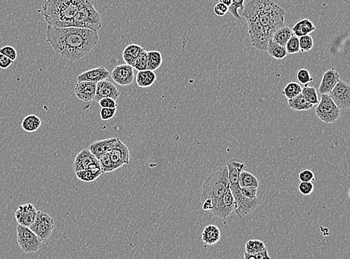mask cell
Returning a JSON list of instances; mask_svg holds the SVG:
<instances>
[{"instance_id": "cell-1", "label": "cell", "mask_w": 350, "mask_h": 259, "mask_svg": "<svg viewBox=\"0 0 350 259\" xmlns=\"http://www.w3.org/2000/svg\"><path fill=\"white\" fill-rule=\"evenodd\" d=\"M242 15L252 47L261 51L267 52L273 33L285 25V10L272 0H250L244 5Z\"/></svg>"}, {"instance_id": "cell-2", "label": "cell", "mask_w": 350, "mask_h": 259, "mask_svg": "<svg viewBox=\"0 0 350 259\" xmlns=\"http://www.w3.org/2000/svg\"><path fill=\"white\" fill-rule=\"evenodd\" d=\"M47 43L63 58L76 62L91 52L100 41L97 31L84 28L47 25Z\"/></svg>"}, {"instance_id": "cell-3", "label": "cell", "mask_w": 350, "mask_h": 259, "mask_svg": "<svg viewBox=\"0 0 350 259\" xmlns=\"http://www.w3.org/2000/svg\"><path fill=\"white\" fill-rule=\"evenodd\" d=\"M87 0H45L42 5L43 17L47 24L70 27L75 16Z\"/></svg>"}, {"instance_id": "cell-4", "label": "cell", "mask_w": 350, "mask_h": 259, "mask_svg": "<svg viewBox=\"0 0 350 259\" xmlns=\"http://www.w3.org/2000/svg\"><path fill=\"white\" fill-rule=\"evenodd\" d=\"M228 187H229V174L227 166L225 165L208 176L202 184L201 193L202 209L206 211L214 209Z\"/></svg>"}, {"instance_id": "cell-5", "label": "cell", "mask_w": 350, "mask_h": 259, "mask_svg": "<svg viewBox=\"0 0 350 259\" xmlns=\"http://www.w3.org/2000/svg\"><path fill=\"white\" fill-rule=\"evenodd\" d=\"M102 26L101 14L94 6L93 0H87L70 23V26L84 28L98 32Z\"/></svg>"}, {"instance_id": "cell-6", "label": "cell", "mask_w": 350, "mask_h": 259, "mask_svg": "<svg viewBox=\"0 0 350 259\" xmlns=\"http://www.w3.org/2000/svg\"><path fill=\"white\" fill-rule=\"evenodd\" d=\"M229 188L235 199L234 211L240 218H242L247 214L252 213L258 207L260 203L258 197L248 198L243 195L242 193L241 192V187L239 184L229 185Z\"/></svg>"}, {"instance_id": "cell-7", "label": "cell", "mask_w": 350, "mask_h": 259, "mask_svg": "<svg viewBox=\"0 0 350 259\" xmlns=\"http://www.w3.org/2000/svg\"><path fill=\"white\" fill-rule=\"evenodd\" d=\"M315 108L316 116L326 124L334 123L340 118L341 109L337 106L329 94H321Z\"/></svg>"}, {"instance_id": "cell-8", "label": "cell", "mask_w": 350, "mask_h": 259, "mask_svg": "<svg viewBox=\"0 0 350 259\" xmlns=\"http://www.w3.org/2000/svg\"><path fill=\"white\" fill-rule=\"evenodd\" d=\"M17 233V243L24 253H36L42 247L43 241L30 228L18 224Z\"/></svg>"}, {"instance_id": "cell-9", "label": "cell", "mask_w": 350, "mask_h": 259, "mask_svg": "<svg viewBox=\"0 0 350 259\" xmlns=\"http://www.w3.org/2000/svg\"><path fill=\"white\" fill-rule=\"evenodd\" d=\"M54 227L55 224L52 217L44 211H38L36 218L29 228L41 241H45L52 235Z\"/></svg>"}, {"instance_id": "cell-10", "label": "cell", "mask_w": 350, "mask_h": 259, "mask_svg": "<svg viewBox=\"0 0 350 259\" xmlns=\"http://www.w3.org/2000/svg\"><path fill=\"white\" fill-rule=\"evenodd\" d=\"M329 95L340 109L350 108V86L347 82L340 79Z\"/></svg>"}, {"instance_id": "cell-11", "label": "cell", "mask_w": 350, "mask_h": 259, "mask_svg": "<svg viewBox=\"0 0 350 259\" xmlns=\"http://www.w3.org/2000/svg\"><path fill=\"white\" fill-rule=\"evenodd\" d=\"M234 202L235 199L233 194L230 188L228 187L224 195L219 200L214 209L211 210L210 212L212 213L213 215L215 217L226 220L234 211Z\"/></svg>"}, {"instance_id": "cell-12", "label": "cell", "mask_w": 350, "mask_h": 259, "mask_svg": "<svg viewBox=\"0 0 350 259\" xmlns=\"http://www.w3.org/2000/svg\"><path fill=\"white\" fill-rule=\"evenodd\" d=\"M134 69L128 64H120L114 67L110 73L111 79L120 86H129L133 83L135 78Z\"/></svg>"}, {"instance_id": "cell-13", "label": "cell", "mask_w": 350, "mask_h": 259, "mask_svg": "<svg viewBox=\"0 0 350 259\" xmlns=\"http://www.w3.org/2000/svg\"><path fill=\"white\" fill-rule=\"evenodd\" d=\"M110 158L114 164L116 170L121 167L124 164H129L130 153L127 146L122 142L118 138L114 148L109 152Z\"/></svg>"}, {"instance_id": "cell-14", "label": "cell", "mask_w": 350, "mask_h": 259, "mask_svg": "<svg viewBox=\"0 0 350 259\" xmlns=\"http://www.w3.org/2000/svg\"><path fill=\"white\" fill-rule=\"evenodd\" d=\"M37 212L35 206L32 203H27L19 206L14 215L18 224L30 227L36 218Z\"/></svg>"}, {"instance_id": "cell-15", "label": "cell", "mask_w": 350, "mask_h": 259, "mask_svg": "<svg viewBox=\"0 0 350 259\" xmlns=\"http://www.w3.org/2000/svg\"><path fill=\"white\" fill-rule=\"evenodd\" d=\"M120 92L118 88L115 85L109 81L102 80L97 83V90H96V95L94 97V101L98 103L100 100L103 98H112L117 101V99L120 97Z\"/></svg>"}, {"instance_id": "cell-16", "label": "cell", "mask_w": 350, "mask_h": 259, "mask_svg": "<svg viewBox=\"0 0 350 259\" xmlns=\"http://www.w3.org/2000/svg\"><path fill=\"white\" fill-rule=\"evenodd\" d=\"M97 90V83L96 82H78L75 87V94L79 100L83 102L94 101Z\"/></svg>"}, {"instance_id": "cell-17", "label": "cell", "mask_w": 350, "mask_h": 259, "mask_svg": "<svg viewBox=\"0 0 350 259\" xmlns=\"http://www.w3.org/2000/svg\"><path fill=\"white\" fill-rule=\"evenodd\" d=\"M340 79V73L336 69L330 68L326 70L322 78L318 92L320 94H329Z\"/></svg>"}, {"instance_id": "cell-18", "label": "cell", "mask_w": 350, "mask_h": 259, "mask_svg": "<svg viewBox=\"0 0 350 259\" xmlns=\"http://www.w3.org/2000/svg\"><path fill=\"white\" fill-rule=\"evenodd\" d=\"M109 76V71L104 66H100V67L87 70V71L83 72V73L79 74L77 76V82L87 81V82H92L97 83L100 81L108 79Z\"/></svg>"}, {"instance_id": "cell-19", "label": "cell", "mask_w": 350, "mask_h": 259, "mask_svg": "<svg viewBox=\"0 0 350 259\" xmlns=\"http://www.w3.org/2000/svg\"><path fill=\"white\" fill-rule=\"evenodd\" d=\"M117 138H108V139L100 140L93 143L89 147V150L94 156L100 159L105 153L111 151L117 142Z\"/></svg>"}, {"instance_id": "cell-20", "label": "cell", "mask_w": 350, "mask_h": 259, "mask_svg": "<svg viewBox=\"0 0 350 259\" xmlns=\"http://www.w3.org/2000/svg\"><path fill=\"white\" fill-rule=\"evenodd\" d=\"M97 158L90 151L89 149H83L79 152V154L75 158L73 162V168L75 172L79 170H86L94 161H97Z\"/></svg>"}, {"instance_id": "cell-21", "label": "cell", "mask_w": 350, "mask_h": 259, "mask_svg": "<svg viewBox=\"0 0 350 259\" xmlns=\"http://www.w3.org/2000/svg\"><path fill=\"white\" fill-rule=\"evenodd\" d=\"M226 166L229 174V185H238L240 174L242 170H245V164L240 160L233 159L229 161Z\"/></svg>"}, {"instance_id": "cell-22", "label": "cell", "mask_w": 350, "mask_h": 259, "mask_svg": "<svg viewBox=\"0 0 350 259\" xmlns=\"http://www.w3.org/2000/svg\"><path fill=\"white\" fill-rule=\"evenodd\" d=\"M145 49L138 44H129L123 52V58L128 65L133 66L141 52Z\"/></svg>"}, {"instance_id": "cell-23", "label": "cell", "mask_w": 350, "mask_h": 259, "mask_svg": "<svg viewBox=\"0 0 350 259\" xmlns=\"http://www.w3.org/2000/svg\"><path fill=\"white\" fill-rule=\"evenodd\" d=\"M291 29L294 35L300 38L314 32L316 27L309 19L305 18L297 22Z\"/></svg>"}, {"instance_id": "cell-24", "label": "cell", "mask_w": 350, "mask_h": 259, "mask_svg": "<svg viewBox=\"0 0 350 259\" xmlns=\"http://www.w3.org/2000/svg\"><path fill=\"white\" fill-rule=\"evenodd\" d=\"M288 104L291 109L296 111H309L314 108V105L305 99L302 93L294 98L288 100Z\"/></svg>"}, {"instance_id": "cell-25", "label": "cell", "mask_w": 350, "mask_h": 259, "mask_svg": "<svg viewBox=\"0 0 350 259\" xmlns=\"http://www.w3.org/2000/svg\"><path fill=\"white\" fill-rule=\"evenodd\" d=\"M220 229L215 225L205 226L202 233V241L206 245H214L220 240Z\"/></svg>"}, {"instance_id": "cell-26", "label": "cell", "mask_w": 350, "mask_h": 259, "mask_svg": "<svg viewBox=\"0 0 350 259\" xmlns=\"http://www.w3.org/2000/svg\"><path fill=\"white\" fill-rule=\"evenodd\" d=\"M156 79V74L152 70H141L137 74L136 83L140 88H150L155 83Z\"/></svg>"}, {"instance_id": "cell-27", "label": "cell", "mask_w": 350, "mask_h": 259, "mask_svg": "<svg viewBox=\"0 0 350 259\" xmlns=\"http://www.w3.org/2000/svg\"><path fill=\"white\" fill-rule=\"evenodd\" d=\"M293 35H294V33H293L292 29H291L289 26L285 25V26H282V27L278 29L277 30L273 33L271 39L273 40L275 43H276V44L285 47L288 40H289Z\"/></svg>"}, {"instance_id": "cell-28", "label": "cell", "mask_w": 350, "mask_h": 259, "mask_svg": "<svg viewBox=\"0 0 350 259\" xmlns=\"http://www.w3.org/2000/svg\"><path fill=\"white\" fill-rule=\"evenodd\" d=\"M267 52L272 58L277 60L283 59L288 55L285 47L276 44L272 39L269 41Z\"/></svg>"}, {"instance_id": "cell-29", "label": "cell", "mask_w": 350, "mask_h": 259, "mask_svg": "<svg viewBox=\"0 0 350 259\" xmlns=\"http://www.w3.org/2000/svg\"><path fill=\"white\" fill-rule=\"evenodd\" d=\"M147 69L148 70H158L163 63L162 55L161 52L153 50V51L147 52Z\"/></svg>"}, {"instance_id": "cell-30", "label": "cell", "mask_w": 350, "mask_h": 259, "mask_svg": "<svg viewBox=\"0 0 350 259\" xmlns=\"http://www.w3.org/2000/svg\"><path fill=\"white\" fill-rule=\"evenodd\" d=\"M41 126V120L35 114H29L26 116L23 121L21 126L23 130L27 132H36Z\"/></svg>"}, {"instance_id": "cell-31", "label": "cell", "mask_w": 350, "mask_h": 259, "mask_svg": "<svg viewBox=\"0 0 350 259\" xmlns=\"http://www.w3.org/2000/svg\"><path fill=\"white\" fill-rule=\"evenodd\" d=\"M238 184H239L241 188L250 186L258 188V186H259V182H258V179L253 174L245 170L241 171L239 176V179H238Z\"/></svg>"}, {"instance_id": "cell-32", "label": "cell", "mask_w": 350, "mask_h": 259, "mask_svg": "<svg viewBox=\"0 0 350 259\" xmlns=\"http://www.w3.org/2000/svg\"><path fill=\"white\" fill-rule=\"evenodd\" d=\"M302 87L297 82H290L283 89V95L288 100L294 98L302 93Z\"/></svg>"}, {"instance_id": "cell-33", "label": "cell", "mask_w": 350, "mask_h": 259, "mask_svg": "<svg viewBox=\"0 0 350 259\" xmlns=\"http://www.w3.org/2000/svg\"><path fill=\"white\" fill-rule=\"evenodd\" d=\"M266 249L267 247L265 244L260 240H250L245 245V251L250 254H255Z\"/></svg>"}, {"instance_id": "cell-34", "label": "cell", "mask_w": 350, "mask_h": 259, "mask_svg": "<svg viewBox=\"0 0 350 259\" xmlns=\"http://www.w3.org/2000/svg\"><path fill=\"white\" fill-rule=\"evenodd\" d=\"M302 94L307 100L313 105H317L319 103L318 94L317 89L314 87L304 85L302 89Z\"/></svg>"}, {"instance_id": "cell-35", "label": "cell", "mask_w": 350, "mask_h": 259, "mask_svg": "<svg viewBox=\"0 0 350 259\" xmlns=\"http://www.w3.org/2000/svg\"><path fill=\"white\" fill-rule=\"evenodd\" d=\"M100 167L102 169V173H111L116 170L114 164L111 161L110 158L109 152L104 154L102 156L100 157Z\"/></svg>"}, {"instance_id": "cell-36", "label": "cell", "mask_w": 350, "mask_h": 259, "mask_svg": "<svg viewBox=\"0 0 350 259\" xmlns=\"http://www.w3.org/2000/svg\"><path fill=\"white\" fill-rule=\"evenodd\" d=\"M299 42H300V52H302L311 51V49L314 47V40L310 35L300 37Z\"/></svg>"}, {"instance_id": "cell-37", "label": "cell", "mask_w": 350, "mask_h": 259, "mask_svg": "<svg viewBox=\"0 0 350 259\" xmlns=\"http://www.w3.org/2000/svg\"><path fill=\"white\" fill-rule=\"evenodd\" d=\"M288 54L298 53L300 52V42L298 37L293 35L285 45Z\"/></svg>"}, {"instance_id": "cell-38", "label": "cell", "mask_w": 350, "mask_h": 259, "mask_svg": "<svg viewBox=\"0 0 350 259\" xmlns=\"http://www.w3.org/2000/svg\"><path fill=\"white\" fill-rule=\"evenodd\" d=\"M245 0H232V3L229 7V12L235 17L236 20H241V16L238 13V9L243 11Z\"/></svg>"}, {"instance_id": "cell-39", "label": "cell", "mask_w": 350, "mask_h": 259, "mask_svg": "<svg viewBox=\"0 0 350 259\" xmlns=\"http://www.w3.org/2000/svg\"><path fill=\"white\" fill-rule=\"evenodd\" d=\"M297 79L301 85H308L313 82V77L311 73L306 69H300L297 73Z\"/></svg>"}, {"instance_id": "cell-40", "label": "cell", "mask_w": 350, "mask_h": 259, "mask_svg": "<svg viewBox=\"0 0 350 259\" xmlns=\"http://www.w3.org/2000/svg\"><path fill=\"white\" fill-rule=\"evenodd\" d=\"M147 52L146 51V50H144V51L141 52V55L137 58L135 64L132 66V67L135 69V70H138V71L148 70V69H147Z\"/></svg>"}, {"instance_id": "cell-41", "label": "cell", "mask_w": 350, "mask_h": 259, "mask_svg": "<svg viewBox=\"0 0 350 259\" xmlns=\"http://www.w3.org/2000/svg\"><path fill=\"white\" fill-rule=\"evenodd\" d=\"M76 177L82 182H94L97 179V176H94L91 170H79L76 172Z\"/></svg>"}, {"instance_id": "cell-42", "label": "cell", "mask_w": 350, "mask_h": 259, "mask_svg": "<svg viewBox=\"0 0 350 259\" xmlns=\"http://www.w3.org/2000/svg\"><path fill=\"white\" fill-rule=\"evenodd\" d=\"M298 189L302 195H311L314 190V184L312 182H301L299 185Z\"/></svg>"}, {"instance_id": "cell-43", "label": "cell", "mask_w": 350, "mask_h": 259, "mask_svg": "<svg viewBox=\"0 0 350 259\" xmlns=\"http://www.w3.org/2000/svg\"><path fill=\"white\" fill-rule=\"evenodd\" d=\"M0 53L8 57L13 61H15L17 58V50L11 46H5V47L0 48Z\"/></svg>"}, {"instance_id": "cell-44", "label": "cell", "mask_w": 350, "mask_h": 259, "mask_svg": "<svg viewBox=\"0 0 350 259\" xmlns=\"http://www.w3.org/2000/svg\"><path fill=\"white\" fill-rule=\"evenodd\" d=\"M298 179L300 182H313L315 180V176L311 170L305 169L299 173Z\"/></svg>"}, {"instance_id": "cell-45", "label": "cell", "mask_w": 350, "mask_h": 259, "mask_svg": "<svg viewBox=\"0 0 350 259\" xmlns=\"http://www.w3.org/2000/svg\"><path fill=\"white\" fill-rule=\"evenodd\" d=\"M116 112H117V108H102L100 111V117L102 120H109L114 117Z\"/></svg>"}, {"instance_id": "cell-46", "label": "cell", "mask_w": 350, "mask_h": 259, "mask_svg": "<svg viewBox=\"0 0 350 259\" xmlns=\"http://www.w3.org/2000/svg\"><path fill=\"white\" fill-rule=\"evenodd\" d=\"M244 258L245 259H270V256L268 255V252H267V249L260 252V253H255V254H250V253H247V252H245L244 255Z\"/></svg>"}, {"instance_id": "cell-47", "label": "cell", "mask_w": 350, "mask_h": 259, "mask_svg": "<svg viewBox=\"0 0 350 259\" xmlns=\"http://www.w3.org/2000/svg\"><path fill=\"white\" fill-rule=\"evenodd\" d=\"M241 192L243 195L245 196L248 198H255L257 197V192H258V188L255 187H243L241 188Z\"/></svg>"}, {"instance_id": "cell-48", "label": "cell", "mask_w": 350, "mask_h": 259, "mask_svg": "<svg viewBox=\"0 0 350 259\" xmlns=\"http://www.w3.org/2000/svg\"><path fill=\"white\" fill-rule=\"evenodd\" d=\"M101 108H117V103L116 100L112 98H103L98 102Z\"/></svg>"}, {"instance_id": "cell-49", "label": "cell", "mask_w": 350, "mask_h": 259, "mask_svg": "<svg viewBox=\"0 0 350 259\" xmlns=\"http://www.w3.org/2000/svg\"><path fill=\"white\" fill-rule=\"evenodd\" d=\"M214 11L216 15L219 16V17H223V16H225V14L229 12V7L226 6V5L222 3V2H218L214 6Z\"/></svg>"}, {"instance_id": "cell-50", "label": "cell", "mask_w": 350, "mask_h": 259, "mask_svg": "<svg viewBox=\"0 0 350 259\" xmlns=\"http://www.w3.org/2000/svg\"><path fill=\"white\" fill-rule=\"evenodd\" d=\"M14 63L12 60L0 53V68L7 69Z\"/></svg>"}, {"instance_id": "cell-51", "label": "cell", "mask_w": 350, "mask_h": 259, "mask_svg": "<svg viewBox=\"0 0 350 259\" xmlns=\"http://www.w3.org/2000/svg\"><path fill=\"white\" fill-rule=\"evenodd\" d=\"M219 2H222V3L226 5V6L229 7L232 3V0H219Z\"/></svg>"}, {"instance_id": "cell-52", "label": "cell", "mask_w": 350, "mask_h": 259, "mask_svg": "<svg viewBox=\"0 0 350 259\" xmlns=\"http://www.w3.org/2000/svg\"><path fill=\"white\" fill-rule=\"evenodd\" d=\"M272 1H273V2H276V0H272Z\"/></svg>"}]
</instances>
